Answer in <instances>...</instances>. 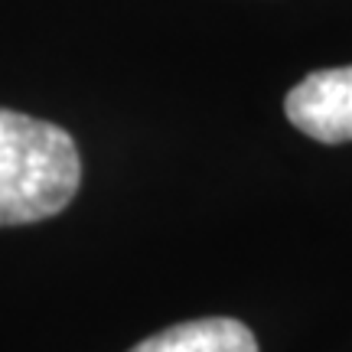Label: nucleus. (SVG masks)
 <instances>
[{
  "label": "nucleus",
  "mask_w": 352,
  "mask_h": 352,
  "mask_svg": "<svg viewBox=\"0 0 352 352\" xmlns=\"http://www.w3.org/2000/svg\"><path fill=\"white\" fill-rule=\"evenodd\" d=\"M78 183L82 160L69 131L0 108V228L59 215Z\"/></svg>",
  "instance_id": "nucleus-1"
},
{
  "label": "nucleus",
  "mask_w": 352,
  "mask_h": 352,
  "mask_svg": "<svg viewBox=\"0 0 352 352\" xmlns=\"http://www.w3.org/2000/svg\"><path fill=\"white\" fill-rule=\"evenodd\" d=\"M287 121L320 144L352 140V65L310 72L284 101Z\"/></svg>",
  "instance_id": "nucleus-2"
},
{
  "label": "nucleus",
  "mask_w": 352,
  "mask_h": 352,
  "mask_svg": "<svg viewBox=\"0 0 352 352\" xmlns=\"http://www.w3.org/2000/svg\"><path fill=\"white\" fill-rule=\"evenodd\" d=\"M127 352H258V340L232 316H206L153 333Z\"/></svg>",
  "instance_id": "nucleus-3"
}]
</instances>
